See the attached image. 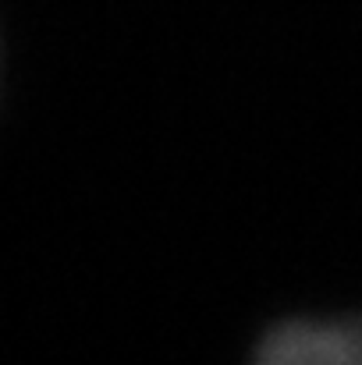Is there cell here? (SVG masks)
Returning a JSON list of instances; mask_svg holds the SVG:
<instances>
[{
  "label": "cell",
  "instance_id": "6da1fadb",
  "mask_svg": "<svg viewBox=\"0 0 362 365\" xmlns=\"http://www.w3.org/2000/svg\"><path fill=\"white\" fill-rule=\"evenodd\" d=\"M259 362L270 365H362V319L316 323L291 319L270 330L259 344Z\"/></svg>",
  "mask_w": 362,
  "mask_h": 365
}]
</instances>
